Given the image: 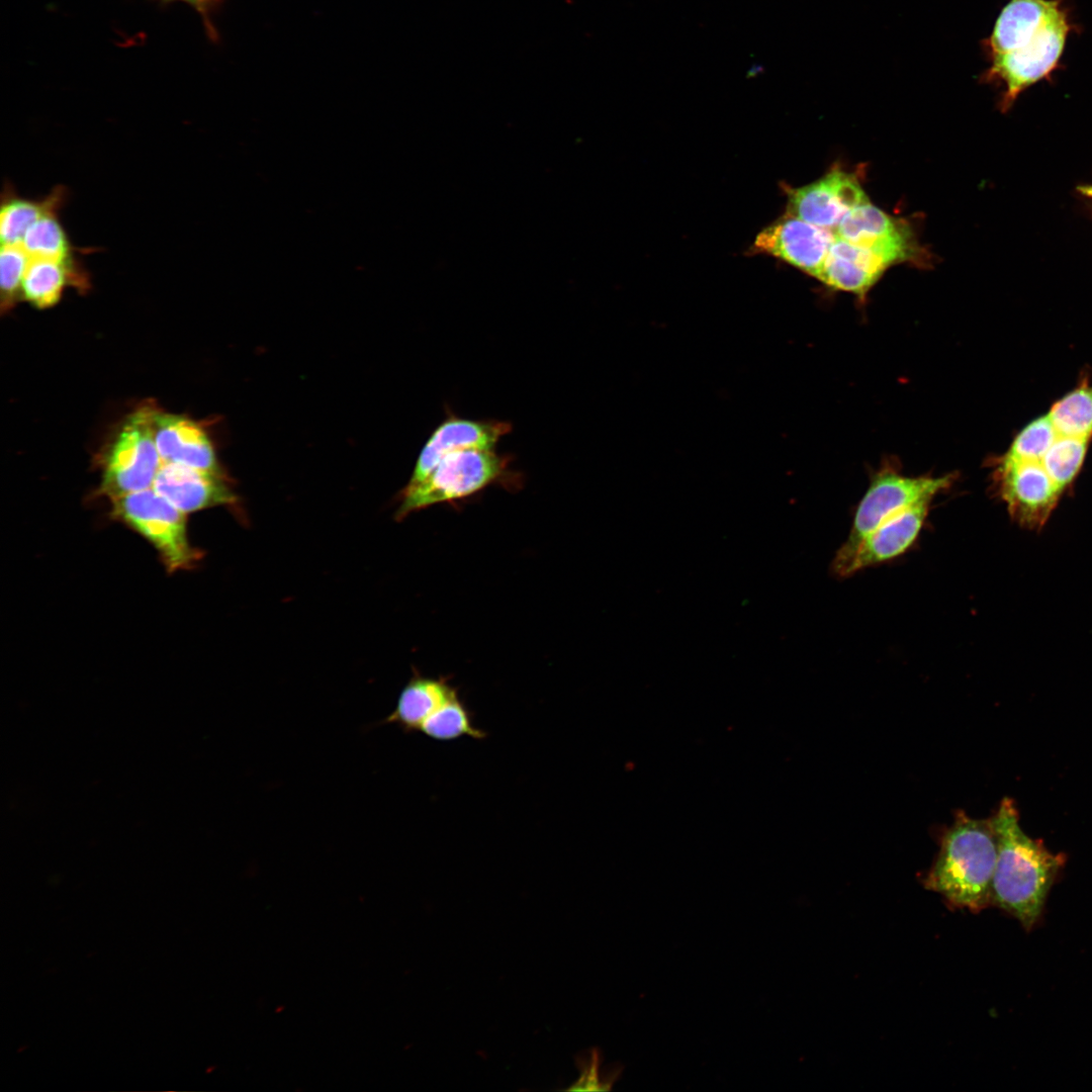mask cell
Wrapping results in <instances>:
<instances>
[{
  "instance_id": "1",
  "label": "cell",
  "mask_w": 1092,
  "mask_h": 1092,
  "mask_svg": "<svg viewBox=\"0 0 1092 1092\" xmlns=\"http://www.w3.org/2000/svg\"><path fill=\"white\" fill-rule=\"evenodd\" d=\"M1076 29L1064 0H1008L983 40L989 67L982 78L1003 85L1004 109L1028 87L1051 78Z\"/></svg>"
},
{
  "instance_id": "2",
  "label": "cell",
  "mask_w": 1092,
  "mask_h": 1092,
  "mask_svg": "<svg viewBox=\"0 0 1092 1092\" xmlns=\"http://www.w3.org/2000/svg\"><path fill=\"white\" fill-rule=\"evenodd\" d=\"M991 821L997 840L991 900L1029 928L1040 915L1063 857L1025 834L1011 799L1002 800Z\"/></svg>"
},
{
  "instance_id": "3",
  "label": "cell",
  "mask_w": 1092,
  "mask_h": 1092,
  "mask_svg": "<svg viewBox=\"0 0 1092 1092\" xmlns=\"http://www.w3.org/2000/svg\"><path fill=\"white\" fill-rule=\"evenodd\" d=\"M997 840L991 819L960 811L946 829L925 887L962 909L977 912L991 900Z\"/></svg>"
},
{
  "instance_id": "4",
  "label": "cell",
  "mask_w": 1092,
  "mask_h": 1092,
  "mask_svg": "<svg viewBox=\"0 0 1092 1092\" xmlns=\"http://www.w3.org/2000/svg\"><path fill=\"white\" fill-rule=\"evenodd\" d=\"M511 454H499L494 449L451 452L425 480L403 488L396 517L403 518L433 505L467 498L489 485L518 486L522 476L513 470Z\"/></svg>"
},
{
  "instance_id": "5",
  "label": "cell",
  "mask_w": 1092,
  "mask_h": 1092,
  "mask_svg": "<svg viewBox=\"0 0 1092 1092\" xmlns=\"http://www.w3.org/2000/svg\"><path fill=\"white\" fill-rule=\"evenodd\" d=\"M111 515L143 536L169 571L187 569L200 554L190 544L186 514L153 487L111 498Z\"/></svg>"
},
{
  "instance_id": "6",
  "label": "cell",
  "mask_w": 1092,
  "mask_h": 1092,
  "mask_svg": "<svg viewBox=\"0 0 1092 1092\" xmlns=\"http://www.w3.org/2000/svg\"><path fill=\"white\" fill-rule=\"evenodd\" d=\"M156 410L147 404L133 412L110 444L99 488L110 499L153 487L162 465L154 437Z\"/></svg>"
},
{
  "instance_id": "7",
  "label": "cell",
  "mask_w": 1092,
  "mask_h": 1092,
  "mask_svg": "<svg viewBox=\"0 0 1092 1092\" xmlns=\"http://www.w3.org/2000/svg\"><path fill=\"white\" fill-rule=\"evenodd\" d=\"M956 476H906L894 469L877 473L861 498L848 537L837 552H847L884 521L949 488Z\"/></svg>"
},
{
  "instance_id": "8",
  "label": "cell",
  "mask_w": 1092,
  "mask_h": 1092,
  "mask_svg": "<svg viewBox=\"0 0 1092 1092\" xmlns=\"http://www.w3.org/2000/svg\"><path fill=\"white\" fill-rule=\"evenodd\" d=\"M932 500H923L884 521L847 552H836L832 570L845 577L892 560L915 543L925 524Z\"/></svg>"
},
{
  "instance_id": "9",
  "label": "cell",
  "mask_w": 1092,
  "mask_h": 1092,
  "mask_svg": "<svg viewBox=\"0 0 1092 1092\" xmlns=\"http://www.w3.org/2000/svg\"><path fill=\"white\" fill-rule=\"evenodd\" d=\"M788 196L787 214L832 232L850 210L869 202L857 178L842 170L791 189Z\"/></svg>"
},
{
  "instance_id": "10",
  "label": "cell",
  "mask_w": 1092,
  "mask_h": 1092,
  "mask_svg": "<svg viewBox=\"0 0 1092 1092\" xmlns=\"http://www.w3.org/2000/svg\"><path fill=\"white\" fill-rule=\"evenodd\" d=\"M834 239V232L787 214L757 235L752 251L782 259L818 278Z\"/></svg>"
},
{
  "instance_id": "11",
  "label": "cell",
  "mask_w": 1092,
  "mask_h": 1092,
  "mask_svg": "<svg viewBox=\"0 0 1092 1092\" xmlns=\"http://www.w3.org/2000/svg\"><path fill=\"white\" fill-rule=\"evenodd\" d=\"M834 234L850 244L878 254L890 266L911 260L918 252L910 226L870 202L850 210Z\"/></svg>"
},
{
  "instance_id": "12",
  "label": "cell",
  "mask_w": 1092,
  "mask_h": 1092,
  "mask_svg": "<svg viewBox=\"0 0 1092 1092\" xmlns=\"http://www.w3.org/2000/svg\"><path fill=\"white\" fill-rule=\"evenodd\" d=\"M512 424L498 420H470L448 413L424 445L406 486L425 480L447 454L463 449L493 450Z\"/></svg>"
},
{
  "instance_id": "13",
  "label": "cell",
  "mask_w": 1092,
  "mask_h": 1092,
  "mask_svg": "<svg viewBox=\"0 0 1092 1092\" xmlns=\"http://www.w3.org/2000/svg\"><path fill=\"white\" fill-rule=\"evenodd\" d=\"M153 488L185 514L236 503L224 475L162 463Z\"/></svg>"
},
{
  "instance_id": "14",
  "label": "cell",
  "mask_w": 1092,
  "mask_h": 1092,
  "mask_svg": "<svg viewBox=\"0 0 1092 1092\" xmlns=\"http://www.w3.org/2000/svg\"><path fill=\"white\" fill-rule=\"evenodd\" d=\"M154 437L162 463H177L223 475L208 435L196 422L156 410Z\"/></svg>"
},
{
  "instance_id": "15",
  "label": "cell",
  "mask_w": 1092,
  "mask_h": 1092,
  "mask_svg": "<svg viewBox=\"0 0 1092 1092\" xmlns=\"http://www.w3.org/2000/svg\"><path fill=\"white\" fill-rule=\"evenodd\" d=\"M888 267L878 254L835 235L818 279L833 289L863 295Z\"/></svg>"
},
{
  "instance_id": "16",
  "label": "cell",
  "mask_w": 1092,
  "mask_h": 1092,
  "mask_svg": "<svg viewBox=\"0 0 1092 1092\" xmlns=\"http://www.w3.org/2000/svg\"><path fill=\"white\" fill-rule=\"evenodd\" d=\"M88 277L74 257L67 260L30 259L21 284V298L37 308L52 307L70 285L88 289Z\"/></svg>"
},
{
  "instance_id": "17",
  "label": "cell",
  "mask_w": 1092,
  "mask_h": 1092,
  "mask_svg": "<svg viewBox=\"0 0 1092 1092\" xmlns=\"http://www.w3.org/2000/svg\"><path fill=\"white\" fill-rule=\"evenodd\" d=\"M456 695L457 690L447 679L416 673L400 692L395 709L384 723L395 724L405 732L420 731L423 723Z\"/></svg>"
},
{
  "instance_id": "18",
  "label": "cell",
  "mask_w": 1092,
  "mask_h": 1092,
  "mask_svg": "<svg viewBox=\"0 0 1092 1092\" xmlns=\"http://www.w3.org/2000/svg\"><path fill=\"white\" fill-rule=\"evenodd\" d=\"M2 193L0 212L1 245L20 244L26 231L41 215L53 209H60L65 201L66 190L56 187L41 200L21 198L10 192L9 187Z\"/></svg>"
},
{
  "instance_id": "19",
  "label": "cell",
  "mask_w": 1092,
  "mask_h": 1092,
  "mask_svg": "<svg viewBox=\"0 0 1092 1092\" xmlns=\"http://www.w3.org/2000/svg\"><path fill=\"white\" fill-rule=\"evenodd\" d=\"M1091 438L1064 436L1057 432V437L1045 453L1041 465L1061 491L1066 492L1082 468Z\"/></svg>"
},
{
  "instance_id": "20",
  "label": "cell",
  "mask_w": 1092,
  "mask_h": 1092,
  "mask_svg": "<svg viewBox=\"0 0 1092 1092\" xmlns=\"http://www.w3.org/2000/svg\"><path fill=\"white\" fill-rule=\"evenodd\" d=\"M420 732L438 741H451L464 736L474 739L486 737V733L474 724L472 713L459 695L435 711L423 723Z\"/></svg>"
},
{
  "instance_id": "21",
  "label": "cell",
  "mask_w": 1092,
  "mask_h": 1092,
  "mask_svg": "<svg viewBox=\"0 0 1092 1092\" xmlns=\"http://www.w3.org/2000/svg\"><path fill=\"white\" fill-rule=\"evenodd\" d=\"M59 210L46 212L26 231L20 245L30 259L67 260L74 257L73 248L58 217Z\"/></svg>"
},
{
  "instance_id": "22",
  "label": "cell",
  "mask_w": 1092,
  "mask_h": 1092,
  "mask_svg": "<svg viewBox=\"0 0 1092 1092\" xmlns=\"http://www.w3.org/2000/svg\"><path fill=\"white\" fill-rule=\"evenodd\" d=\"M1064 436L1092 438V385L1083 384L1053 404L1048 413Z\"/></svg>"
},
{
  "instance_id": "23",
  "label": "cell",
  "mask_w": 1092,
  "mask_h": 1092,
  "mask_svg": "<svg viewBox=\"0 0 1092 1092\" xmlns=\"http://www.w3.org/2000/svg\"><path fill=\"white\" fill-rule=\"evenodd\" d=\"M1057 437V431L1046 414L1024 427L1000 460L1006 462L1040 463Z\"/></svg>"
},
{
  "instance_id": "24",
  "label": "cell",
  "mask_w": 1092,
  "mask_h": 1092,
  "mask_svg": "<svg viewBox=\"0 0 1092 1092\" xmlns=\"http://www.w3.org/2000/svg\"><path fill=\"white\" fill-rule=\"evenodd\" d=\"M29 256L20 244L1 245L0 250V307L9 311L21 298V284Z\"/></svg>"
},
{
  "instance_id": "25",
  "label": "cell",
  "mask_w": 1092,
  "mask_h": 1092,
  "mask_svg": "<svg viewBox=\"0 0 1092 1092\" xmlns=\"http://www.w3.org/2000/svg\"><path fill=\"white\" fill-rule=\"evenodd\" d=\"M576 1066L580 1072L578 1079L571 1084L569 1091H603L610 1090L616 1077H607L600 1074L602 1062L601 1052L590 1049L580 1053L575 1058Z\"/></svg>"
},
{
  "instance_id": "26",
  "label": "cell",
  "mask_w": 1092,
  "mask_h": 1092,
  "mask_svg": "<svg viewBox=\"0 0 1092 1092\" xmlns=\"http://www.w3.org/2000/svg\"><path fill=\"white\" fill-rule=\"evenodd\" d=\"M1082 193L1092 199V187H1082Z\"/></svg>"
},
{
  "instance_id": "27",
  "label": "cell",
  "mask_w": 1092,
  "mask_h": 1092,
  "mask_svg": "<svg viewBox=\"0 0 1092 1092\" xmlns=\"http://www.w3.org/2000/svg\"><path fill=\"white\" fill-rule=\"evenodd\" d=\"M183 1L195 4V5H199V4H202V3H204V2H206L208 0H183Z\"/></svg>"
}]
</instances>
